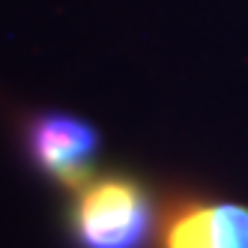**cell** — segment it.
Instances as JSON below:
<instances>
[{"instance_id":"1","label":"cell","mask_w":248,"mask_h":248,"mask_svg":"<svg viewBox=\"0 0 248 248\" xmlns=\"http://www.w3.org/2000/svg\"><path fill=\"white\" fill-rule=\"evenodd\" d=\"M153 221L150 191L129 173L93 176L69 209V233L78 248H144Z\"/></svg>"},{"instance_id":"2","label":"cell","mask_w":248,"mask_h":248,"mask_svg":"<svg viewBox=\"0 0 248 248\" xmlns=\"http://www.w3.org/2000/svg\"><path fill=\"white\" fill-rule=\"evenodd\" d=\"M24 144L30 162L63 188L78 191L96 176L102 135L84 117L63 111L36 114L27 123Z\"/></svg>"},{"instance_id":"3","label":"cell","mask_w":248,"mask_h":248,"mask_svg":"<svg viewBox=\"0 0 248 248\" xmlns=\"http://www.w3.org/2000/svg\"><path fill=\"white\" fill-rule=\"evenodd\" d=\"M162 248H248V206L236 201L186 203L168 221Z\"/></svg>"}]
</instances>
